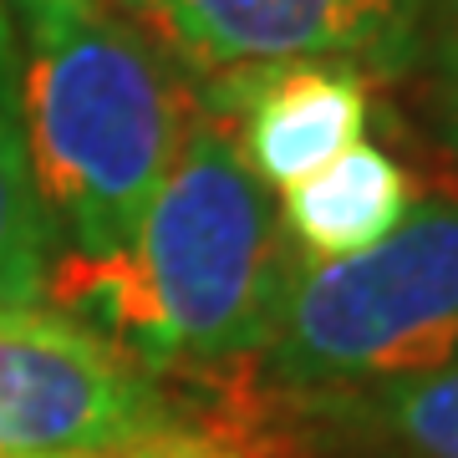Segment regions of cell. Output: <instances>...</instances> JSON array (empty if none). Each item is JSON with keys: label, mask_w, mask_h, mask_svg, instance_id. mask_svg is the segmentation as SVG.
Wrapping results in <instances>:
<instances>
[{"label": "cell", "mask_w": 458, "mask_h": 458, "mask_svg": "<svg viewBox=\"0 0 458 458\" xmlns=\"http://www.w3.org/2000/svg\"><path fill=\"white\" fill-rule=\"evenodd\" d=\"M448 31H458V0H438V26H433V41L448 36ZM428 51H433V47H428Z\"/></svg>", "instance_id": "11"}, {"label": "cell", "mask_w": 458, "mask_h": 458, "mask_svg": "<svg viewBox=\"0 0 458 458\" xmlns=\"http://www.w3.org/2000/svg\"><path fill=\"white\" fill-rule=\"evenodd\" d=\"M51 229L36 199L26 128H21V77L16 36L0 0V311H26L47 301Z\"/></svg>", "instance_id": "8"}, {"label": "cell", "mask_w": 458, "mask_h": 458, "mask_svg": "<svg viewBox=\"0 0 458 458\" xmlns=\"http://www.w3.org/2000/svg\"><path fill=\"white\" fill-rule=\"evenodd\" d=\"M311 408L331 423L342 418L397 458H458V367L357 393H327L311 397Z\"/></svg>", "instance_id": "9"}, {"label": "cell", "mask_w": 458, "mask_h": 458, "mask_svg": "<svg viewBox=\"0 0 458 458\" xmlns=\"http://www.w3.org/2000/svg\"><path fill=\"white\" fill-rule=\"evenodd\" d=\"M21 128L56 265L128 255L189 132L179 62L113 0H5Z\"/></svg>", "instance_id": "2"}, {"label": "cell", "mask_w": 458, "mask_h": 458, "mask_svg": "<svg viewBox=\"0 0 458 458\" xmlns=\"http://www.w3.org/2000/svg\"><path fill=\"white\" fill-rule=\"evenodd\" d=\"M260 361L306 403L458 367V199L418 204L372 250L301 255Z\"/></svg>", "instance_id": "3"}, {"label": "cell", "mask_w": 458, "mask_h": 458, "mask_svg": "<svg viewBox=\"0 0 458 458\" xmlns=\"http://www.w3.org/2000/svg\"><path fill=\"white\" fill-rule=\"evenodd\" d=\"M199 87L276 66L336 62L408 77L428 62L438 0H113Z\"/></svg>", "instance_id": "5"}, {"label": "cell", "mask_w": 458, "mask_h": 458, "mask_svg": "<svg viewBox=\"0 0 458 458\" xmlns=\"http://www.w3.org/2000/svg\"><path fill=\"white\" fill-rule=\"evenodd\" d=\"M428 62H433V123H438L448 153L458 158V31L438 36Z\"/></svg>", "instance_id": "10"}, {"label": "cell", "mask_w": 458, "mask_h": 458, "mask_svg": "<svg viewBox=\"0 0 458 458\" xmlns=\"http://www.w3.org/2000/svg\"><path fill=\"white\" fill-rule=\"evenodd\" d=\"M418 209V183L387 148L361 138L321 174L280 194V229L306 260H342L387 240Z\"/></svg>", "instance_id": "7"}, {"label": "cell", "mask_w": 458, "mask_h": 458, "mask_svg": "<svg viewBox=\"0 0 458 458\" xmlns=\"http://www.w3.org/2000/svg\"><path fill=\"white\" fill-rule=\"evenodd\" d=\"M291 240L225 117L199 107L128 255L51 265L47 295L143 372H214L260 357L291 276Z\"/></svg>", "instance_id": "1"}, {"label": "cell", "mask_w": 458, "mask_h": 458, "mask_svg": "<svg viewBox=\"0 0 458 458\" xmlns=\"http://www.w3.org/2000/svg\"><path fill=\"white\" fill-rule=\"evenodd\" d=\"M204 113L225 117L255 179L285 194L291 183L321 174L367 138L372 82L336 62L276 66L255 77L209 82Z\"/></svg>", "instance_id": "6"}, {"label": "cell", "mask_w": 458, "mask_h": 458, "mask_svg": "<svg viewBox=\"0 0 458 458\" xmlns=\"http://www.w3.org/2000/svg\"><path fill=\"white\" fill-rule=\"evenodd\" d=\"M0 458H219L164 382L66 311H0Z\"/></svg>", "instance_id": "4"}]
</instances>
